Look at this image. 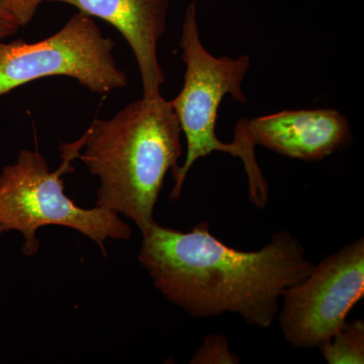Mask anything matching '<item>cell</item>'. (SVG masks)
I'll list each match as a JSON object with an SVG mask.
<instances>
[{
  "instance_id": "obj_1",
  "label": "cell",
  "mask_w": 364,
  "mask_h": 364,
  "mask_svg": "<svg viewBox=\"0 0 364 364\" xmlns=\"http://www.w3.org/2000/svg\"><path fill=\"white\" fill-rule=\"evenodd\" d=\"M142 235L139 261L153 284L195 318L233 313L253 327L269 328L279 298L315 267L287 231L273 234L267 245L251 252L223 243L207 222L188 233L155 222Z\"/></svg>"
},
{
  "instance_id": "obj_2",
  "label": "cell",
  "mask_w": 364,
  "mask_h": 364,
  "mask_svg": "<svg viewBox=\"0 0 364 364\" xmlns=\"http://www.w3.org/2000/svg\"><path fill=\"white\" fill-rule=\"evenodd\" d=\"M181 128L169 100H136L109 119H97L85 133L78 159L100 179L97 207L123 215L144 233L168 171L178 168Z\"/></svg>"
},
{
  "instance_id": "obj_3",
  "label": "cell",
  "mask_w": 364,
  "mask_h": 364,
  "mask_svg": "<svg viewBox=\"0 0 364 364\" xmlns=\"http://www.w3.org/2000/svg\"><path fill=\"white\" fill-rule=\"evenodd\" d=\"M85 140L83 135L75 142L63 144L62 163L54 171L38 151L23 150L0 174V235L23 234V252L28 257L37 255V233L45 226L75 230L95 242L105 256V241L131 238V227L119 215L100 207H79L65 193L62 176L75 171L71 163L78 159Z\"/></svg>"
},
{
  "instance_id": "obj_4",
  "label": "cell",
  "mask_w": 364,
  "mask_h": 364,
  "mask_svg": "<svg viewBox=\"0 0 364 364\" xmlns=\"http://www.w3.org/2000/svg\"><path fill=\"white\" fill-rule=\"evenodd\" d=\"M196 0H191L184 16L181 36L182 61L186 64L183 87L169 100L186 140V155L174 172L176 181L170 198L178 200L191 167L213 152H224L244 160L236 144L223 143L215 134L218 112L226 95L236 102H247L242 83L250 68L247 55L237 58L213 56L203 47L196 21Z\"/></svg>"
},
{
  "instance_id": "obj_5",
  "label": "cell",
  "mask_w": 364,
  "mask_h": 364,
  "mask_svg": "<svg viewBox=\"0 0 364 364\" xmlns=\"http://www.w3.org/2000/svg\"><path fill=\"white\" fill-rule=\"evenodd\" d=\"M114 44L91 16L74 14L51 37L36 43L0 42V97L38 79L65 76L98 95L128 85L117 65Z\"/></svg>"
},
{
  "instance_id": "obj_6",
  "label": "cell",
  "mask_w": 364,
  "mask_h": 364,
  "mask_svg": "<svg viewBox=\"0 0 364 364\" xmlns=\"http://www.w3.org/2000/svg\"><path fill=\"white\" fill-rule=\"evenodd\" d=\"M364 296V239L324 258L303 282L287 289L277 314L284 339L314 348L331 338Z\"/></svg>"
},
{
  "instance_id": "obj_7",
  "label": "cell",
  "mask_w": 364,
  "mask_h": 364,
  "mask_svg": "<svg viewBox=\"0 0 364 364\" xmlns=\"http://www.w3.org/2000/svg\"><path fill=\"white\" fill-rule=\"evenodd\" d=\"M350 139L348 119L333 109H287L239 119L233 143L243 152L249 200L259 208H265L268 200V183L256 161V145L294 159L317 161L334 154Z\"/></svg>"
},
{
  "instance_id": "obj_8",
  "label": "cell",
  "mask_w": 364,
  "mask_h": 364,
  "mask_svg": "<svg viewBox=\"0 0 364 364\" xmlns=\"http://www.w3.org/2000/svg\"><path fill=\"white\" fill-rule=\"evenodd\" d=\"M61 2L79 13L111 23L128 42L135 55L143 97L161 95L164 72L158 60V44L164 35L168 18L169 0H47Z\"/></svg>"
},
{
  "instance_id": "obj_9",
  "label": "cell",
  "mask_w": 364,
  "mask_h": 364,
  "mask_svg": "<svg viewBox=\"0 0 364 364\" xmlns=\"http://www.w3.org/2000/svg\"><path fill=\"white\" fill-rule=\"evenodd\" d=\"M318 348L329 364L364 363V321H346L338 332Z\"/></svg>"
},
{
  "instance_id": "obj_10",
  "label": "cell",
  "mask_w": 364,
  "mask_h": 364,
  "mask_svg": "<svg viewBox=\"0 0 364 364\" xmlns=\"http://www.w3.org/2000/svg\"><path fill=\"white\" fill-rule=\"evenodd\" d=\"M191 364H237L240 358L232 353L224 335H208L193 358Z\"/></svg>"
},
{
  "instance_id": "obj_11",
  "label": "cell",
  "mask_w": 364,
  "mask_h": 364,
  "mask_svg": "<svg viewBox=\"0 0 364 364\" xmlns=\"http://www.w3.org/2000/svg\"><path fill=\"white\" fill-rule=\"evenodd\" d=\"M43 1L45 0H1L21 28L31 23Z\"/></svg>"
},
{
  "instance_id": "obj_12",
  "label": "cell",
  "mask_w": 364,
  "mask_h": 364,
  "mask_svg": "<svg viewBox=\"0 0 364 364\" xmlns=\"http://www.w3.org/2000/svg\"><path fill=\"white\" fill-rule=\"evenodd\" d=\"M20 28L18 21L9 13L0 0V42L18 32Z\"/></svg>"
}]
</instances>
